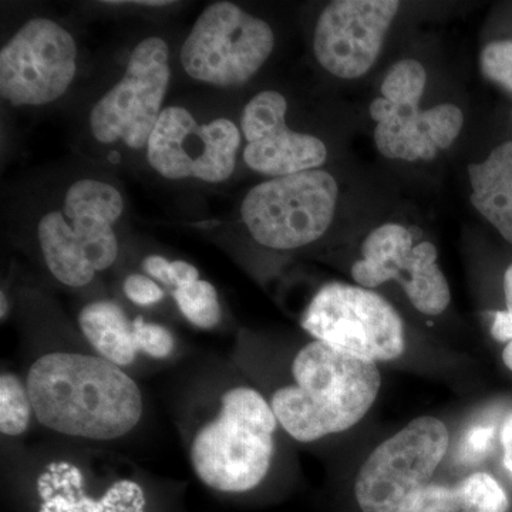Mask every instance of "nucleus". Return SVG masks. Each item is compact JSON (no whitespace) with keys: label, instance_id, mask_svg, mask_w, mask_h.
I'll list each match as a JSON object with an SVG mask.
<instances>
[{"label":"nucleus","instance_id":"obj_32","mask_svg":"<svg viewBox=\"0 0 512 512\" xmlns=\"http://www.w3.org/2000/svg\"><path fill=\"white\" fill-rule=\"evenodd\" d=\"M503 360L505 363V366L508 367V369L512 372V340L510 343H507V346H505L504 352H503Z\"/></svg>","mask_w":512,"mask_h":512},{"label":"nucleus","instance_id":"obj_28","mask_svg":"<svg viewBox=\"0 0 512 512\" xmlns=\"http://www.w3.org/2000/svg\"><path fill=\"white\" fill-rule=\"evenodd\" d=\"M200 279V272L194 265L185 261L171 262V286L175 289L190 285Z\"/></svg>","mask_w":512,"mask_h":512},{"label":"nucleus","instance_id":"obj_12","mask_svg":"<svg viewBox=\"0 0 512 512\" xmlns=\"http://www.w3.org/2000/svg\"><path fill=\"white\" fill-rule=\"evenodd\" d=\"M241 131L228 119L200 124L184 107H165L147 146V160L168 180L218 184L235 170Z\"/></svg>","mask_w":512,"mask_h":512},{"label":"nucleus","instance_id":"obj_2","mask_svg":"<svg viewBox=\"0 0 512 512\" xmlns=\"http://www.w3.org/2000/svg\"><path fill=\"white\" fill-rule=\"evenodd\" d=\"M293 384L271 397L279 426L301 443L343 433L372 409L382 386L375 362L313 340L292 362Z\"/></svg>","mask_w":512,"mask_h":512},{"label":"nucleus","instance_id":"obj_6","mask_svg":"<svg viewBox=\"0 0 512 512\" xmlns=\"http://www.w3.org/2000/svg\"><path fill=\"white\" fill-rule=\"evenodd\" d=\"M339 188L322 170L271 178L255 185L241 205L249 234L266 248L306 247L326 234L338 204Z\"/></svg>","mask_w":512,"mask_h":512},{"label":"nucleus","instance_id":"obj_24","mask_svg":"<svg viewBox=\"0 0 512 512\" xmlns=\"http://www.w3.org/2000/svg\"><path fill=\"white\" fill-rule=\"evenodd\" d=\"M123 291L131 302L138 306H151L163 301L164 291L153 278L146 275L133 274L127 276Z\"/></svg>","mask_w":512,"mask_h":512},{"label":"nucleus","instance_id":"obj_29","mask_svg":"<svg viewBox=\"0 0 512 512\" xmlns=\"http://www.w3.org/2000/svg\"><path fill=\"white\" fill-rule=\"evenodd\" d=\"M501 444L504 448V466L512 477V410L508 414L501 430Z\"/></svg>","mask_w":512,"mask_h":512},{"label":"nucleus","instance_id":"obj_30","mask_svg":"<svg viewBox=\"0 0 512 512\" xmlns=\"http://www.w3.org/2000/svg\"><path fill=\"white\" fill-rule=\"evenodd\" d=\"M110 5H119V3H131V5H140V6H153V8H160V6H168L173 2H164V0H140V2H109Z\"/></svg>","mask_w":512,"mask_h":512},{"label":"nucleus","instance_id":"obj_15","mask_svg":"<svg viewBox=\"0 0 512 512\" xmlns=\"http://www.w3.org/2000/svg\"><path fill=\"white\" fill-rule=\"evenodd\" d=\"M286 113L288 101L274 90L256 94L242 111L241 131L248 143L244 160L256 173L285 177L318 170L328 158L320 138L289 130Z\"/></svg>","mask_w":512,"mask_h":512},{"label":"nucleus","instance_id":"obj_10","mask_svg":"<svg viewBox=\"0 0 512 512\" xmlns=\"http://www.w3.org/2000/svg\"><path fill=\"white\" fill-rule=\"evenodd\" d=\"M170 50L161 37L141 40L128 59L126 72L90 113V130L103 144L147 148L170 83Z\"/></svg>","mask_w":512,"mask_h":512},{"label":"nucleus","instance_id":"obj_27","mask_svg":"<svg viewBox=\"0 0 512 512\" xmlns=\"http://www.w3.org/2000/svg\"><path fill=\"white\" fill-rule=\"evenodd\" d=\"M143 269L150 278L156 279L161 284L171 286V262L164 256L150 255L143 261Z\"/></svg>","mask_w":512,"mask_h":512},{"label":"nucleus","instance_id":"obj_21","mask_svg":"<svg viewBox=\"0 0 512 512\" xmlns=\"http://www.w3.org/2000/svg\"><path fill=\"white\" fill-rule=\"evenodd\" d=\"M457 487L464 501L478 511L507 512L510 507L504 488L490 474H471Z\"/></svg>","mask_w":512,"mask_h":512},{"label":"nucleus","instance_id":"obj_14","mask_svg":"<svg viewBox=\"0 0 512 512\" xmlns=\"http://www.w3.org/2000/svg\"><path fill=\"white\" fill-rule=\"evenodd\" d=\"M396 0H336L320 13L313 52L323 69L339 79L365 76L382 50L399 12Z\"/></svg>","mask_w":512,"mask_h":512},{"label":"nucleus","instance_id":"obj_13","mask_svg":"<svg viewBox=\"0 0 512 512\" xmlns=\"http://www.w3.org/2000/svg\"><path fill=\"white\" fill-rule=\"evenodd\" d=\"M352 278L366 289L396 279L423 315H441L451 299L436 247L431 242L414 245L413 235L400 224L380 225L367 235L362 258L352 266Z\"/></svg>","mask_w":512,"mask_h":512},{"label":"nucleus","instance_id":"obj_3","mask_svg":"<svg viewBox=\"0 0 512 512\" xmlns=\"http://www.w3.org/2000/svg\"><path fill=\"white\" fill-rule=\"evenodd\" d=\"M278 426L264 394L245 384L229 387L192 431L188 457L195 476L218 493L254 490L271 470Z\"/></svg>","mask_w":512,"mask_h":512},{"label":"nucleus","instance_id":"obj_7","mask_svg":"<svg viewBox=\"0 0 512 512\" xmlns=\"http://www.w3.org/2000/svg\"><path fill=\"white\" fill-rule=\"evenodd\" d=\"M450 434L436 417L414 419L366 458L355 481L362 512H410L446 457Z\"/></svg>","mask_w":512,"mask_h":512},{"label":"nucleus","instance_id":"obj_8","mask_svg":"<svg viewBox=\"0 0 512 512\" xmlns=\"http://www.w3.org/2000/svg\"><path fill=\"white\" fill-rule=\"evenodd\" d=\"M313 340L369 362H390L406 350L403 320L372 289L333 282L319 289L303 313Z\"/></svg>","mask_w":512,"mask_h":512},{"label":"nucleus","instance_id":"obj_25","mask_svg":"<svg viewBox=\"0 0 512 512\" xmlns=\"http://www.w3.org/2000/svg\"><path fill=\"white\" fill-rule=\"evenodd\" d=\"M504 293L507 311L495 313L491 335L498 342L510 343L512 340V265L505 271Z\"/></svg>","mask_w":512,"mask_h":512},{"label":"nucleus","instance_id":"obj_19","mask_svg":"<svg viewBox=\"0 0 512 512\" xmlns=\"http://www.w3.org/2000/svg\"><path fill=\"white\" fill-rule=\"evenodd\" d=\"M35 417L28 384L15 373L0 376V431L6 437L26 433Z\"/></svg>","mask_w":512,"mask_h":512},{"label":"nucleus","instance_id":"obj_1","mask_svg":"<svg viewBox=\"0 0 512 512\" xmlns=\"http://www.w3.org/2000/svg\"><path fill=\"white\" fill-rule=\"evenodd\" d=\"M26 384L36 420L72 439L119 440L143 417L140 387L97 355L46 353L30 366Z\"/></svg>","mask_w":512,"mask_h":512},{"label":"nucleus","instance_id":"obj_20","mask_svg":"<svg viewBox=\"0 0 512 512\" xmlns=\"http://www.w3.org/2000/svg\"><path fill=\"white\" fill-rule=\"evenodd\" d=\"M174 299L185 319L200 329H212L221 322L222 309L217 289L210 282L198 281L174 289Z\"/></svg>","mask_w":512,"mask_h":512},{"label":"nucleus","instance_id":"obj_23","mask_svg":"<svg viewBox=\"0 0 512 512\" xmlns=\"http://www.w3.org/2000/svg\"><path fill=\"white\" fill-rule=\"evenodd\" d=\"M468 505L458 487L429 484L414 503L410 512H466Z\"/></svg>","mask_w":512,"mask_h":512},{"label":"nucleus","instance_id":"obj_22","mask_svg":"<svg viewBox=\"0 0 512 512\" xmlns=\"http://www.w3.org/2000/svg\"><path fill=\"white\" fill-rule=\"evenodd\" d=\"M481 72L512 93V40L488 43L481 52Z\"/></svg>","mask_w":512,"mask_h":512},{"label":"nucleus","instance_id":"obj_11","mask_svg":"<svg viewBox=\"0 0 512 512\" xmlns=\"http://www.w3.org/2000/svg\"><path fill=\"white\" fill-rule=\"evenodd\" d=\"M77 46L55 20L26 22L0 52V94L13 106H45L76 76Z\"/></svg>","mask_w":512,"mask_h":512},{"label":"nucleus","instance_id":"obj_16","mask_svg":"<svg viewBox=\"0 0 512 512\" xmlns=\"http://www.w3.org/2000/svg\"><path fill=\"white\" fill-rule=\"evenodd\" d=\"M79 326L97 356L121 369L133 365L138 353L164 360L175 350V338L170 330L147 322L143 316L131 320L116 302L96 301L84 306Z\"/></svg>","mask_w":512,"mask_h":512},{"label":"nucleus","instance_id":"obj_4","mask_svg":"<svg viewBox=\"0 0 512 512\" xmlns=\"http://www.w3.org/2000/svg\"><path fill=\"white\" fill-rule=\"evenodd\" d=\"M124 210L120 191L104 181L84 178L64 195L62 207L37 225L43 259L60 284L83 288L119 256L114 224Z\"/></svg>","mask_w":512,"mask_h":512},{"label":"nucleus","instance_id":"obj_9","mask_svg":"<svg viewBox=\"0 0 512 512\" xmlns=\"http://www.w3.org/2000/svg\"><path fill=\"white\" fill-rule=\"evenodd\" d=\"M274 46V30L265 20L234 3L215 2L198 16L180 60L191 79L228 89L248 83Z\"/></svg>","mask_w":512,"mask_h":512},{"label":"nucleus","instance_id":"obj_5","mask_svg":"<svg viewBox=\"0 0 512 512\" xmlns=\"http://www.w3.org/2000/svg\"><path fill=\"white\" fill-rule=\"evenodd\" d=\"M426 84V69L412 59L393 64L384 77L382 96L373 100L369 110L376 121V147L383 157L430 161L460 136L464 114L456 104L420 109Z\"/></svg>","mask_w":512,"mask_h":512},{"label":"nucleus","instance_id":"obj_18","mask_svg":"<svg viewBox=\"0 0 512 512\" xmlns=\"http://www.w3.org/2000/svg\"><path fill=\"white\" fill-rule=\"evenodd\" d=\"M471 204L512 245V141L468 165Z\"/></svg>","mask_w":512,"mask_h":512},{"label":"nucleus","instance_id":"obj_31","mask_svg":"<svg viewBox=\"0 0 512 512\" xmlns=\"http://www.w3.org/2000/svg\"><path fill=\"white\" fill-rule=\"evenodd\" d=\"M9 312V302L6 299L5 292L0 293V318L5 320L6 316H8Z\"/></svg>","mask_w":512,"mask_h":512},{"label":"nucleus","instance_id":"obj_17","mask_svg":"<svg viewBox=\"0 0 512 512\" xmlns=\"http://www.w3.org/2000/svg\"><path fill=\"white\" fill-rule=\"evenodd\" d=\"M70 461L47 464L37 480L40 512H144V493L131 480L116 481L101 498L84 493V476Z\"/></svg>","mask_w":512,"mask_h":512},{"label":"nucleus","instance_id":"obj_26","mask_svg":"<svg viewBox=\"0 0 512 512\" xmlns=\"http://www.w3.org/2000/svg\"><path fill=\"white\" fill-rule=\"evenodd\" d=\"M493 439V427H473V429L468 431L466 440H464V454H466L467 458H471V460L483 457L487 453L488 448H490Z\"/></svg>","mask_w":512,"mask_h":512}]
</instances>
